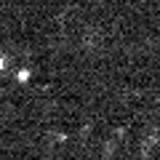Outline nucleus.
I'll return each instance as SVG.
<instances>
[{
	"label": "nucleus",
	"mask_w": 160,
	"mask_h": 160,
	"mask_svg": "<svg viewBox=\"0 0 160 160\" xmlns=\"http://www.w3.org/2000/svg\"><path fill=\"white\" fill-rule=\"evenodd\" d=\"M16 80H19V83H27V80H29V69H19Z\"/></svg>",
	"instance_id": "1"
},
{
	"label": "nucleus",
	"mask_w": 160,
	"mask_h": 160,
	"mask_svg": "<svg viewBox=\"0 0 160 160\" xmlns=\"http://www.w3.org/2000/svg\"><path fill=\"white\" fill-rule=\"evenodd\" d=\"M3 69H6V59L0 56V72H3Z\"/></svg>",
	"instance_id": "2"
}]
</instances>
